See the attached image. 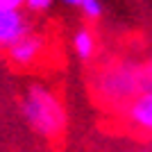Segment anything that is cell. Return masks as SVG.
I'll list each match as a JSON object with an SVG mask.
<instances>
[{
    "label": "cell",
    "mask_w": 152,
    "mask_h": 152,
    "mask_svg": "<svg viewBox=\"0 0 152 152\" xmlns=\"http://www.w3.org/2000/svg\"><path fill=\"white\" fill-rule=\"evenodd\" d=\"M150 61L139 57H116L95 70L91 89L102 107L123 109L143 91H150Z\"/></svg>",
    "instance_id": "6da1fadb"
},
{
    "label": "cell",
    "mask_w": 152,
    "mask_h": 152,
    "mask_svg": "<svg viewBox=\"0 0 152 152\" xmlns=\"http://www.w3.org/2000/svg\"><path fill=\"white\" fill-rule=\"evenodd\" d=\"M30 30H34V23L25 9L0 12V50H7Z\"/></svg>",
    "instance_id": "277c9868"
},
{
    "label": "cell",
    "mask_w": 152,
    "mask_h": 152,
    "mask_svg": "<svg viewBox=\"0 0 152 152\" xmlns=\"http://www.w3.org/2000/svg\"><path fill=\"white\" fill-rule=\"evenodd\" d=\"M12 9H23V0H0V12H12Z\"/></svg>",
    "instance_id": "9c48e42d"
},
{
    "label": "cell",
    "mask_w": 152,
    "mask_h": 152,
    "mask_svg": "<svg viewBox=\"0 0 152 152\" xmlns=\"http://www.w3.org/2000/svg\"><path fill=\"white\" fill-rule=\"evenodd\" d=\"M52 5H55V0H23V9L27 14H45L50 12Z\"/></svg>",
    "instance_id": "ba28073f"
},
{
    "label": "cell",
    "mask_w": 152,
    "mask_h": 152,
    "mask_svg": "<svg viewBox=\"0 0 152 152\" xmlns=\"http://www.w3.org/2000/svg\"><path fill=\"white\" fill-rule=\"evenodd\" d=\"M20 116L32 132L43 141H57L68 127V114L57 91L43 82H32L25 86L20 98Z\"/></svg>",
    "instance_id": "7a4b0ae2"
},
{
    "label": "cell",
    "mask_w": 152,
    "mask_h": 152,
    "mask_svg": "<svg viewBox=\"0 0 152 152\" xmlns=\"http://www.w3.org/2000/svg\"><path fill=\"white\" fill-rule=\"evenodd\" d=\"M77 9L82 12V16H84L86 23H98V20L102 18V14H104L102 0H80Z\"/></svg>",
    "instance_id": "52a82bcc"
},
{
    "label": "cell",
    "mask_w": 152,
    "mask_h": 152,
    "mask_svg": "<svg viewBox=\"0 0 152 152\" xmlns=\"http://www.w3.org/2000/svg\"><path fill=\"white\" fill-rule=\"evenodd\" d=\"M121 111H123V116H125V121L129 123L134 129L148 134L152 129V89L139 93L136 98H132Z\"/></svg>",
    "instance_id": "5b68a950"
},
{
    "label": "cell",
    "mask_w": 152,
    "mask_h": 152,
    "mask_svg": "<svg viewBox=\"0 0 152 152\" xmlns=\"http://www.w3.org/2000/svg\"><path fill=\"white\" fill-rule=\"evenodd\" d=\"M5 52H7V59H9L12 66H16V68H20V70L34 68L39 64V59L43 57V52H45V37L37 30H30L27 34H23L16 43L9 45Z\"/></svg>",
    "instance_id": "3957f363"
},
{
    "label": "cell",
    "mask_w": 152,
    "mask_h": 152,
    "mask_svg": "<svg viewBox=\"0 0 152 152\" xmlns=\"http://www.w3.org/2000/svg\"><path fill=\"white\" fill-rule=\"evenodd\" d=\"M73 52L80 61H91L98 55V39H95V32L91 30L89 25H82L73 32Z\"/></svg>",
    "instance_id": "8992f818"
},
{
    "label": "cell",
    "mask_w": 152,
    "mask_h": 152,
    "mask_svg": "<svg viewBox=\"0 0 152 152\" xmlns=\"http://www.w3.org/2000/svg\"><path fill=\"white\" fill-rule=\"evenodd\" d=\"M55 2H61L64 7H77L80 5V0H55Z\"/></svg>",
    "instance_id": "30bf717a"
}]
</instances>
